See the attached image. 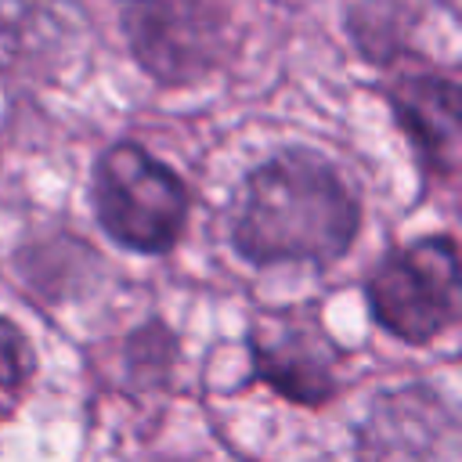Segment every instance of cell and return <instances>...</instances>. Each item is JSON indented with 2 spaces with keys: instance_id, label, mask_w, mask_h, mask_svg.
I'll list each match as a JSON object with an SVG mask.
<instances>
[{
  "instance_id": "obj_1",
  "label": "cell",
  "mask_w": 462,
  "mask_h": 462,
  "mask_svg": "<svg viewBox=\"0 0 462 462\" xmlns=\"http://www.w3.org/2000/svg\"><path fill=\"white\" fill-rule=\"evenodd\" d=\"M357 227V191L314 148H285L253 166L231 206V245L256 267H332Z\"/></svg>"
},
{
  "instance_id": "obj_2",
  "label": "cell",
  "mask_w": 462,
  "mask_h": 462,
  "mask_svg": "<svg viewBox=\"0 0 462 462\" xmlns=\"http://www.w3.org/2000/svg\"><path fill=\"white\" fill-rule=\"evenodd\" d=\"M90 202L101 231L126 253H170L188 220L184 180L134 141L101 152L90 173Z\"/></svg>"
},
{
  "instance_id": "obj_3",
  "label": "cell",
  "mask_w": 462,
  "mask_h": 462,
  "mask_svg": "<svg viewBox=\"0 0 462 462\" xmlns=\"http://www.w3.org/2000/svg\"><path fill=\"white\" fill-rule=\"evenodd\" d=\"M372 321L408 343L422 346L455 328L462 314L458 245L451 235H426L390 249L365 282Z\"/></svg>"
},
{
  "instance_id": "obj_4",
  "label": "cell",
  "mask_w": 462,
  "mask_h": 462,
  "mask_svg": "<svg viewBox=\"0 0 462 462\" xmlns=\"http://www.w3.org/2000/svg\"><path fill=\"white\" fill-rule=\"evenodd\" d=\"M123 29L137 65L162 87L206 79L231 43V18L220 0H134Z\"/></svg>"
},
{
  "instance_id": "obj_5",
  "label": "cell",
  "mask_w": 462,
  "mask_h": 462,
  "mask_svg": "<svg viewBox=\"0 0 462 462\" xmlns=\"http://www.w3.org/2000/svg\"><path fill=\"white\" fill-rule=\"evenodd\" d=\"M346 354L314 318V310H282L263 314L249 328V365L253 379L271 386L278 397L321 408L343 386Z\"/></svg>"
},
{
  "instance_id": "obj_6",
  "label": "cell",
  "mask_w": 462,
  "mask_h": 462,
  "mask_svg": "<svg viewBox=\"0 0 462 462\" xmlns=\"http://www.w3.org/2000/svg\"><path fill=\"white\" fill-rule=\"evenodd\" d=\"M458 419L437 386L408 383L379 393L354 437L357 462H455Z\"/></svg>"
},
{
  "instance_id": "obj_7",
  "label": "cell",
  "mask_w": 462,
  "mask_h": 462,
  "mask_svg": "<svg viewBox=\"0 0 462 462\" xmlns=\"http://www.w3.org/2000/svg\"><path fill=\"white\" fill-rule=\"evenodd\" d=\"M458 83L444 72H411L390 87V108L426 173L451 177L462 144Z\"/></svg>"
},
{
  "instance_id": "obj_8",
  "label": "cell",
  "mask_w": 462,
  "mask_h": 462,
  "mask_svg": "<svg viewBox=\"0 0 462 462\" xmlns=\"http://www.w3.org/2000/svg\"><path fill=\"white\" fill-rule=\"evenodd\" d=\"M32 372H36V354L29 336L22 332V325L0 314V415H11L22 404Z\"/></svg>"
}]
</instances>
